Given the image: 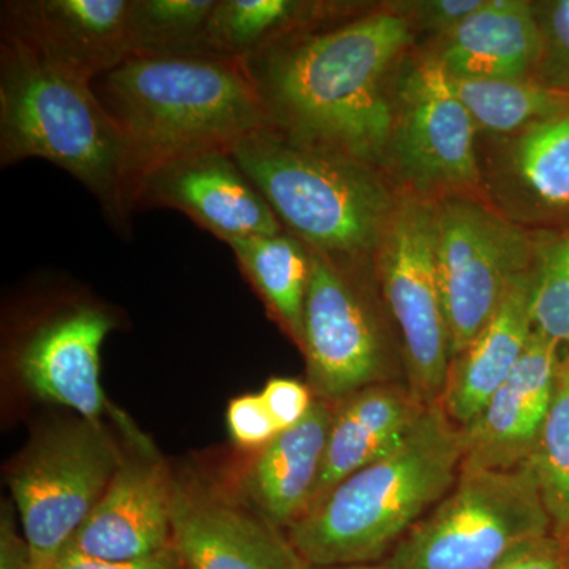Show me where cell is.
I'll use <instances>...</instances> for the list:
<instances>
[{
    "label": "cell",
    "mask_w": 569,
    "mask_h": 569,
    "mask_svg": "<svg viewBox=\"0 0 569 569\" xmlns=\"http://www.w3.org/2000/svg\"><path fill=\"white\" fill-rule=\"evenodd\" d=\"M541 33L535 80L569 92V0H556L535 7Z\"/></svg>",
    "instance_id": "cell-29"
},
{
    "label": "cell",
    "mask_w": 569,
    "mask_h": 569,
    "mask_svg": "<svg viewBox=\"0 0 569 569\" xmlns=\"http://www.w3.org/2000/svg\"><path fill=\"white\" fill-rule=\"evenodd\" d=\"M560 347L535 329L511 376L463 429L460 473L512 470L533 462L556 397Z\"/></svg>",
    "instance_id": "cell-14"
},
{
    "label": "cell",
    "mask_w": 569,
    "mask_h": 569,
    "mask_svg": "<svg viewBox=\"0 0 569 569\" xmlns=\"http://www.w3.org/2000/svg\"><path fill=\"white\" fill-rule=\"evenodd\" d=\"M486 0H426V2L402 3L399 11L413 24L425 31L447 36L460 22L485 7Z\"/></svg>",
    "instance_id": "cell-31"
},
{
    "label": "cell",
    "mask_w": 569,
    "mask_h": 569,
    "mask_svg": "<svg viewBox=\"0 0 569 569\" xmlns=\"http://www.w3.org/2000/svg\"><path fill=\"white\" fill-rule=\"evenodd\" d=\"M411 43L407 18L381 10L244 63L272 126L376 167L387 163L395 118L389 77Z\"/></svg>",
    "instance_id": "cell-1"
},
{
    "label": "cell",
    "mask_w": 569,
    "mask_h": 569,
    "mask_svg": "<svg viewBox=\"0 0 569 569\" xmlns=\"http://www.w3.org/2000/svg\"><path fill=\"white\" fill-rule=\"evenodd\" d=\"M217 0H134V56L200 52Z\"/></svg>",
    "instance_id": "cell-26"
},
{
    "label": "cell",
    "mask_w": 569,
    "mask_h": 569,
    "mask_svg": "<svg viewBox=\"0 0 569 569\" xmlns=\"http://www.w3.org/2000/svg\"><path fill=\"white\" fill-rule=\"evenodd\" d=\"M492 187L516 223L569 217V112L505 138Z\"/></svg>",
    "instance_id": "cell-22"
},
{
    "label": "cell",
    "mask_w": 569,
    "mask_h": 569,
    "mask_svg": "<svg viewBox=\"0 0 569 569\" xmlns=\"http://www.w3.org/2000/svg\"><path fill=\"white\" fill-rule=\"evenodd\" d=\"M427 408L400 381L367 387L335 403L323 468L310 508L343 479L399 448Z\"/></svg>",
    "instance_id": "cell-19"
},
{
    "label": "cell",
    "mask_w": 569,
    "mask_h": 569,
    "mask_svg": "<svg viewBox=\"0 0 569 569\" xmlns=\"http://www.w3.org/2000/svg\"><path fill=\"white\" fill-rule=\"evenodd\" d=\"M228 430L238 447L261 449L280 432L261 395H246L231 400L227 410Z\"/></svg>",
    "instance_id": "cell-30"
},
{
    "label": "cell",
    "mask_w": 569,
    "mask_h": 569,
    "mask_svg": "<svg viewBox=\"0 0 569 569\" xmlns=\"http://www.w3.org/2000/svg\"><path fill=\"white\" fill-rule=\"evenodd\" d=\"M146 201L186 213L223 242L284 231L230 152L198 153L160 168L141 186L137 204Z\"/></svg>",
    "instance_id": "cell-16"
},
{
    "label": "cell",
    "mask_w": 569,
    "mask_h": 569,
    "mask_svg": "<svg viewBox=\"0 0 569 569\" xmlns=\"http://www.w3.org/2000/svg\"><path fill=\"white\" fill-rule=\"evenodd\" d=\"M455 80H535L541 33L537 11L522 0H486L430 52Z\"/></svg>",
    "instance_id": "cell-21"
},
{
    "label": "cell",
    "mask_w": 569,
    "mask_h": 569,
    "mask_svg": "<svg viewBox=\"0 0 569 569\" xmlns=\"http://www.w3.org/2000/svg\"><path fill=\"white\" fill-rule=\"evenodd\" d=\"M392 111L387 162L410 187L408 192L440 200L478 189L477 126L432 54L399 78Z\"/></svg>",
    "instance_id": "cell-10"
},
{
    "label": "cell",
    "mask_w": 569,
    "mask_h": 569,
    "mask_svg": "<svg viewBox=\"0 0 569 569\" xmlns=\"http://www.w3.org/2000/svg\"><path fill=\"white\" fill-rule=\"evenodd\" d=\"M174 477L153 451L123 456L69 549L103 560H134L171 548Z\"/></svg>",
    "instance_id": "cell-15"
},
{
    "label": "cell",
    "mask_w": 569,
    "mask_h": 569,
    "mask_svg": "<svg viewBox=\"0 0 569 569\" xmlns=\"http://www.w3.org/2000/svg\"><path fill=\"white\" fill-rule=\"evenodd\" d=\"M171 548L183 569H309L284 531L194 479L174 477Z\"/></svg>",
    "instance_id": "cell-12"
},
{
    "label": "cell",
    "mask_w": 569,
    "mask_h": 569,
    "mask_svg": "<svg viewBox=\"0 0 569 569\" xmlns=\"http://www.w3.org/2000/svg\"><path fill=\"white\" fill-rule=\"evenodd\" d=\"M533 325L559 346H569V230L548 246L538 247Z\"/></svg>",
    "instance_id": "cell-28"
},
{
    "label": "cell",
    "mask_w": 569,
    "mask_h": 569,
    "mask_svg": "<svg viewBox=\"0 0 569 569\" xmlns=\"http://www.w3.org/2000/svg\"><path fill=\"white\" fill-rule=\"evenodd\" d=\"M114 320L96 306H74L41 321L18 348V376L33 395L99 422L104 411L100 351Z\"/></svg>",
    "instance_id": "cell-17"
},
{
    "label": "cell",
    "mask_w": 569,
    "mask_h": 569,
    "mask_svg": "<svg viewBox=\"0 0 569 569\" xmlns=\"http://www.w3.org/2000/svg\"><path fill=\"white\" fill-rule=\"evenodd\" d=\"M478 132L508 138L569 112V92L537 80H455Z\"/></svg>",
    "instance_id": "cell-25"
},
{
    "label": "cell",
    "mask_w": 569,
    "mask_h": 569,
    "mask_svg": "<svg viewBox=\"0 0 569 569\" xmlns=\"http://www.w3.org/2000/svg\"><path fill=\"white\" fill-rule=\"evenodd\" d=\"M567 542H568V541H567ZM568 545H569V542H568Z\"/></svg>",
    "instance_id": "cell-37"
},
{
    "label": "cell",
    "mask_w": 569,
    "mask_h": 569,
    "mask_svg": "<svg viewBox=\"0 0 569 569\" xmlns=\"http://www.w3.org/2000/svg\"><path fill=\"white\" fill-rule=\"evenodd\" d=\"M230 153L307 247L337 261L376 253L399 200L376 167L274 126L247 134Z\"/></svg>",
    "instance_id": "cell-5"
},
{
    "label": "cell",
    "mask_w": 569,
    "mask_h": 569,
    "mask_svg": "<svg viewBox=\"0 0 569 569\" xmlns=\"http://www.w3.org/2000/svg\"><path fill=\"white\" fill-rule=\"evenodd\" d=\"M93 89L126 146L133 208L142 183L160 168L230 152L247 134L272 126L246 63L208 52L133 56Z\"/></svg>",
    "instance_id": "cell-2"
},
{
    "label": "cell",
    "mask_w": 569,
    "mask_h": 569,
    "mask_svg": "<svg viewBox=\"0 0 569 569\" xmlns=\"http://www.w3.org/2000/svg\"><path fill=\"white\" fill-rule=\"evenodd\" d=\"M52 569H183L173 548L134 560H103L67 549Z\"/></svg>",
    "instance_id": "cell-34"
},
{
    "label": "cell",
    "mask_w": 569,
    "mask_h": 569,
    "mask_svg": "<svg viewBox=\"0 0 569 569\" xmlns=\"http://www.w3.org/2000/svg\"><path fill=\"white\" fill-rule=\"evenodd\" d=\"M437 200L400 194L376 250L381 295L399 329L407 385L426 406L441 399L451 339L436 258Z\"/></svg>",
    "instance_id": "cell-8"
},
{
    "label": "cell",
    "mask_w": 569,
    "mask_h": 569,
    "mask_svg": "<svg viewBox=\"0 0 569 569\" xmlns=\"http://www.w3.org/2000/svg\"><path fill=\"white\" fill-rule=\"evenodd\" d=\"M43 159L84 183L123 227L133 209L121 133L86 80L3 36L0 163Z\"/></svg>",
    "instance_id": "cell-4"
},
{
    "label": "cell",
    "mask_w": 569,
    "mask_h": 569,
    "mask_svg": "<svg viewBox=\"0 0 569 569\" xmlns=\"http://www.w3.org/2000/svg\"><path fill=\"white\" fill-rule=\"evenodd\" d=\"M332 418L335 403L317 397L307 417L258 449L242 473L239 488L247 505L276 529L287 531L309 511Z\"/></svg>",
    "instance_id": "cell-18"
},
{
    "label": "cell",
    "mask_w": 569,
    "mask_h": 569,
    "mask_svg": "<svg viewBox=\"0 0 569 569\" xmlns=\"http://www.w3.org/2000/svg\"><path fill=\"white\" fill-rule=\"evenodd\" d=\"M529 231L467 193L436 206V258L456 358L485 328L508 288L537 263Z\"/></svg>",
    "instance_id": "cell-9"
},
{
    "label": "cell",
    "mask_w": 569,
    "mask_h": 569,
    "mask_svg": "<svg viewBox=\"0 0 569 569\" xmlns=\"http://www.w3.org/2000/svg\"><path fill=\"white\" fill-rule=\"evenodd\" d=\"M549 533L552 520L533 462L466 471L385 561L392 569H489L522 542Z\"/></svg>",
    "instance_id": "cell-6"
},
{
    "label": "cell",
    "mask_w": 569,
    "mask_h": 569,
    "mask_svg": "<svg viewBox=\"0 0 569 569\" xmlns=\"http://www.w3.org/2000/svg\"><path fill=\"white\" fill-rule=\"evenodd\" d=\"M123 455L99 422L52 427L11 468L32 569H52L99 503Z\"/></svg>",
    "instance_id": "cell-7"
},
{
    "label": "cell",
    "mask_w": 569,
    "mask_h": 569,
    "mask_svg": "<svg viewBox=\"0 0 569 569\" xmlns=\"http://www.w3.org/2000/svg\"><path fill=\"white\" fill-rule=\"evenodd\" d=\"M466 436L440 400L407 440L343 479L284 531L309 567L378 563L458 482Z\"/></svg>",
    "instance_id": "cell-3"
},
{
    "label": "cell",
    "mask_w": 569,
    "mask_h": 569,
    "mask_svg": "<svg viewBox=\"0 0 569 569\" xmlns=\"http://www.w3.org/2000/svg\"><path fill=\"white\" fill-rule=\"evenodd\" d=\"M236 260L263 299L269 313L301 348L312 254L296 236L280 233L227 242Z\"/></svg>",
    "instance_id": "cell-23"
},
{
    "label": "cell",
    "mask_w": 569,
    "mask_h": 569,
    "mask_svg": "<svg viewBox=\"0 0 569 569\" xmlns=\"http://www.w3.org/2000/svg\"><path fill=\"white\" fill-rule=\"evenodd\" d=\"M533 269L508 288L485 328L452 358L441 406L452 422L470 426L511 376L533 335Z\"/></svg>",
    "instance_id": "cell-20"
},
{
    "label": "cell",
    "mask_w": 569,
    "mask_h": 569,
    "mask_svg": "<svg viewBox=\"0 0 569 569\" xmlns=\"http://www.w3.org/2000/svg\"><path fill=\"white\" fill-rule=\"evenodd\" d=\"M134 0L3 3V36L89 81L134 56Z\"/></svg>",
    "instance_id": "cell-13"
},
{
    "label": "cell",
    "mask_w": 569,
    "mask_h": 569,
    "mask_svg": "<svg viewBox=\"0 0 569 569\" xmlns=\"http://www.w3.org/2000/svg\"><path fill=\"white\" fill-rule=\"evenodd\" d=\"M309 569H392L387 561H378V563L365 565H342V567H309Z\"/></svg>",
    "instance_id": "cell-36"
},
{
    "label": "cell",
    "mask_w": 569,
    "mask_h": 569,
    "mask_svg": "<svg viewBox=\"0 0 569 569\" xmlns=\"http://www.w3.org/2000/svg\"><path fill=\"white\" fill-rule=\"evenodd\" d=\"M261 397L282 430L301 422L317 399L309 385L288 378H271Z\"/></svg>",
    "instance_id": "cell-32"
},
{
    "label": "cell",
    "mask_w": 569,
    "mask_h": 569,
    "mask_svg": "<svg viewBox=\"0 0 569 569\" xmlns=\"http://www.w3.org/2000/svg\"><path fill=\"white\" fill-rule=\"evenodd\" d=\"M310 254L301 351L313 395L337 403L367 387L399 381L383 329L342 261L313 249Z\"/></svg>",
    "instance_id": "cell-11"
},
{
    "label": "cell",
    "mask_w": 569,
    "mask_h": 569,
    "mask_svg": "<svg viewBox=\"0 0 569 569\" xmlns=\"http://www.w3.org/2000/svg\"><path fill=\"white\" fill-rule=\"evenodd\" d=\"M0 569H32L31 552L24 535L14 529L10 515H2L0 526Z\"/></svg>",
    "instance_id": "cell-35"
},
{
    "label": "cell",
    "mask_w": 569,
    "mask_h": 569,
    "mask_svg": "<svg viewBox=\"0 0 569 569\" xmlns=\"http://www.w3.org/2000/svg\"><path fill=\"white\" fill-rule=\"evenodd\" d=\"M533 467L553 533L569 542V353L560 362L556 397Z\"/></svg>",
    "instance_id": "cell-27"
},
{
    "label": "cell",
    "mask_w": 569,
    "mask_h": 569,
    "mask_svg": "<svg viewBox=\"0 0 569 569\" xmlns=\"http://www.w3.org/2000/svg\"><path fill=\"white\" fill-rule=\"evenodd\" d=\"M489 569H569V545L556 533L529 539Z\"/></svg>",
    "instance_id": "cell-33"
},
{
    "label": "cell",
    "mask_w": 569,
    "mask_h": 569,
    "mask_svg": "<svg viewBox=\"0 0 569 569\" xmlns=\"http://www.w3.org/2000/svg\"><path fill=\"white\" fill-rule=\"evenodd\" d=\"M316 9L293 0H217L200 52L249 61L279 43L293 26L309 20Z\"/></svg>",
    "instance_id": "cell-24"
}]
</instances>
